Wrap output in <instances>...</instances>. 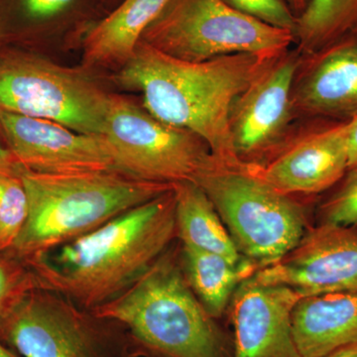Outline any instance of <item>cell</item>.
Instances as JSON below:
<instances>
[{
    "mask_svg": "<svg viewBox=\"0 0 357 357\" xmlns=\"http://www.w3.org/2000/svg\"><path fill=\"white\" fill-rule=\"evenodd\" d=\"M175 239L173 187L86 236L25 260L39 288L95 310L130 287Z\"/></svg>",
    "mask_w": 357,
    "mask_h": 357,
    "instance_id": "1",
    "label": "cell"
},
{
    "mask_svg": "<svg viewBox=\"0 0 357 357\" xmlns=\"http://www.w3.org/2000/svg\"><path fill=\"white\" fill-rule=\"evenodd\" d=\"M275 57L241 53L191 63L139 42L115 79L140 91L143 107L159 121L201 137L220 163L241 166L230 138V109Z\"/></svg>",
    "mask_w": 357,
    "mask_h": 357,
    "instance_id": "2",
    "label": "cell"
},
{
    "mask_svg": "<svg viewBox=\"0 0 357 357\" xmlns=\"http://www.w3.org/2000/svg\"><path fill=\"white\" fill-rule=\"evenodd\" d=\"M29 213L10 248L28 259L93 231L173 189L117 170L22 175Z\"/></svg>",
    "mask_w": 357,
    "mask_h": 357,
    "instance_id": "3",
    "label": "cell"
},
{
    "mask_svg": "<svg viewBox=\"0 0 357 357\" xmlns=\"http://www.w3.org/2000/svg\"><path fill=\"white\" fill-rule=\"evenodd\" d=\"M128 328L147 354L160 357H230L227 340L192 292L171 246L130 287L93 310Z\"/></svg>",
    "mask_w": 357,
    "mask_h": 357,
    "instance_id": "4",
    "label": "cell"
},
{
    "mask_svg": "<svg viewBox=\"0 0 357 357\" xmlns=\"http://www.w3.org/2000/svg\"><path fill=\"white\" fill-rule=\"evenodd\" d=\"M0 342L20 357L147 356L121 321L39 287L0 316Z\"/></svg>",
    "mask_w": 357,
    "mask_h": 357,
    "instance_id": "5",
    "label": "cell"
},
{
    "mask_svg": "<svg viewBox=\"0 0 357 357\" xmlns=\"http://www.w3.org/2000/svg\"><path fill=\"white\" fill-rule=\"evenodd\" d=\"M211 199L244 257L262 268L278 261L310 229L306 208L245 165L215 160L195 181Z\"/></svg>",
    "mask_w": 357,
    "mask_h": 357,
    "instance_id": "6",
    "label": "cell"
},
{
    "mask_svg": "<svg viewBox=\"0 0 357 357\" xmlns=\"http://www.w3.org/2000/svg\"><path fill=\"white\" fill-rule=\"evenodd\" d=\"M110 95L82 70L0 43V110L102 135Z\"/></svg>",
    "mask_w": 357,
    "mask_h": 357,
    "instance_id": "7",
    "label": "cell"
},
{
    "mask_svg": "<svg viewBox=\"0 0 357 357\" xmlns=\"http://www.w3.org/2000/svg\"><path fill=\"white\" fill-rule=\"evenodd\" d=\"M139 42L169 57L199 63L241 53L275 57L290 49L294 36L223 0H171Z\"/></svg>",
    "mask_w": 357,
    "mask_h": 357,
    "instance_id": "8",
    "label": "cell"
},
{
    "mask_svg": "<svg viewBox=\"0 0 357 357\" xmlns=\"http://www.w3.org/2000/svg\"><path fill=\"white\" fill-rule=\"evenodd\" d=\"M102 135L115 169L149 182H195L217 160L198 135L159 121L126 96L110 95Z\"/></svg>",
    "mask_w": 357,
    "mask_h": 357,
    "instance_id": "9",
    "label": "cell"
},
{
    "mask_svg": "<svg viewBox=\"0 0 357 357\" xmlns=\"http://www.w3.org/2000/svg\"><path fill=\"white\" fill-rule=\"evenodd\" d=\"M301 56L295 48L275 57L232 103L230 138L243 165L262 164L295 133L300 121L294 115L292 89Z\"/></svg>",
    "mask_w": 357,
    "mask_h": 357,
    "instance_id": "10",
    "label": "cell"
},
{
    "mask_svg": "<svg viewBox=\"0 0 357 357\" xmlns=\"http://www.w3.org/2000/svg\"><path fill=\"white\" fill-rule=\"evenodd\" d=\"M349 121H300L280 150L259 165H245L268 185L292 197L330 191L349 169Z\"/></svg>",
    "mask_w": 357,
    "mask_h": 357,
    "instance_id": "11",
    "label": "cell"
},
{
    "mask_svg": "<svg viewBox=\"0 0 357 357\" xmlns=\"http://www.w3.org/2000/svg\"><path fill=\"white\" fill-rule=\"evenodd\" d=\"M255 277L302 296L357 294V229L333 225L310 227L295 248L258 269Z\"/></svg>",
    "mask_w": 357,
    "mask_h": 357,
    "instance_id": "12",
    "label": "cell"
},
{
    "mask_svg": "<svg viewBox=\"0 0 357 357\" xmlns=\"http://www.w3.org/2000/svg\"><path fill=\"white\" fill-rule=\"evenodd\" d=\"M0 137L26 171L75 174L115 169L103 135L0 110Z\"/></svg>",
    "mask_w": 357,
    "mask_h": 357,
    "instance_id": "13",
    "label": "cell"
},
{
    "mask_svg": "<svg viewBox=\"0 0 357 357\" xmlns=\"http://www.w3.org/2000/svg\"><path fill=\"white\" fill-rule=\"evenodd\" d=\"M303 296L294 289L257 280L239 284L227 311L234 328L231 357H302L292 314Z\"/></svg>",
    "mask_w": 357,
    "mask_h": 357,
    "instance_id": "14",
    "label": "cell"
},
{
    "mask_svg": "<svg viewBox=\"0 0 357 357\" xmlns=\"http://www.w3.org/2000/svg\"><path fill=\"white\" fill-rule=\"evenodd\" d=\"M292 107L297 121L356 119L357 33L301 56L294 77Z\"/></svg>",
    "mask_w": 357,
    "mask_h": 357,
    "instance_id": "15",
    "label": "cell"
},
{
    "mask_svg": "<svg viewBox=\"0 0 357 357\" xmlns=\"http://www.w3.org/2000/svg\"><path fill=\"white\" fill-rule=\"evenodd\" d=\"M292 326L302 357H321L357 344V294L303 296L294 309Z\"/></svg>",
    "mask_w": 357,
    "mask_h": 357,
    "instance_id": "16",
    "label": "cell"
},
{
    "mask_svg": "<svg viewBox=\"0 0 357 357\" xmlns=\"http://www.w3.org/2000/svg\"><path fill=\"white\" fill-rule=\"evenodd\" d=\"M171 0H121L82 36L88 68L119 67L133 55L145 29Z\"/></svg>",
    "mask_w": 357,
    "mask_h": 357,
    "instance_id": "17",
    "label": "cell"
},
{
    "mask_svg": "<svg viewBox=\"0 0 357 357\" xmlns=\"http://www.w3.org/2000/svg\"><path fill=\"white\" fill-rule=\"evenodd\" d=\"M177 238L182 245L215 253L232 263L248 259L241 255L217 210L195 182L174 185Z\"/></svg>",
    "mask_w": 357,
    "mask_h": 357,
    "instance_id": "18",
    "label": "cell"
},
{
    "mask_svg": "<svg viewBox=\"0 0 357 357\" xmlns=\"http://www.w3.org/2000/svg\"><path fill=\"white\" fill-rule=\"evenodd\" d=\"M180 260L192 292L215 319L227 311L239 284L259 269L249 259L236 264L223 256L187 248L181 243Z\"/></svg>",
    "mask_w": 357,
    "mask_h": 357,
    "instance_id": "19",
    "label": "cell"
},
{
    "mask_svg": "<svg viewBox=\"0 0 357 357\" xmlns=\"http://www.w3.org/2000/svg\"><path fill=\"white\" fill-rule=\"evenodd\" d=\"M354 33H357V0H312L296 20L294 44L302 55H307Z\"/></svg>",
    "mask_w": 357,
    "mask_h": 357,
    "instance_id": "20",
    "label": "cell"
},
{
    "mask_svg": "<svg viewBox=\"0 0 357 357\" xmlns=\"http://www.w3.org/2000/svg\"><path fill=\"white\" fill-rule=\"evenodd\" d=\"M84 1L0 0V43L26 41L60 21L75 17Z\"/></svg>",
    "mask_w": 357,
    "mask_h": 357,
    "instance_id": "21",
    "label": "cell"
},
{
    "mask_svg": "<svg viewBox=\"0 0 357 357\" xmlns=\"http://www.w3.org/2000/svg\"><path fill=\"white\" fill-rule=\"evenodd\" d=\"M28 213L29 202L22 177L0 175V251L13 248Z\"/></svg>",
    "mask_w": 357,
    "mask_h": 357,
    "instance_id": "22",
    "label": "cell"
},
{
    "mask_svg": "<svg viewBox=\"0 0 357 357\" xmlns=\"http://www.w3.org/2000/svg\"><path fill=\"white\" fill-rule=\"evenodd\" d=\"M317 225H333L357 229V166L326 192L317 208Z\"/></svg>",
    "mask_w": 357,
    "mask_h": 357,
    "instance_id": "23",
    "label": "cell"
},
{
    "mask_svg": "<svg viewBox=\"0 0 357 357\" xmlns=\"http://www.w3.org/2000/svg\"><path fill=\"white\" fill-rule=\"evenodd\" d=\"M36 287L35 275L24 258L10 249L0 251V316L21 296Z\"/></svg>",
    "mask_w": 357,
    "mask_h": 357,
    "instance_id": "24",
    "label": "cell"
},
{
    "mask_svg": "<svg viewBox=\"0 0 357 357\" xmlns=\"http://www.w3.org/2000/svg\"><path fill=\"white\" fill-rule=\"evenodd\" d=\"M239 13L279 29L294 32L296 16L285 0H223Z\"/></svg>",
    "mask_w": 357,
    "mask_h": 357,
    "instance_id": "25",
    "label": "cell"
},
{
    "mask_svg": "<svg viewBox=\"0 0 357 357\" xmlns=\"http://www.w3.org/2000/svg\"><path fill=\"white\" fill-rule=\"evenodd\" d=\"M25 171L0 137V175L22 177Z\"/></svg>",
    "mask_w": 357,
    "mask_h": 357,
    "instance_id": "26",
    "label": "cell"
},
{
    "mask_svg": "<svg viewBox=\"0 0 357 357\" xmlns=\"http://www.w3.org/2000/svg\"><path fill=\"white\" fill-rule=\"evenodd\" d=\"M347 154H349V169L357 166V116L349 122V133H347Z\"/></svg>",
    "mask_w": 357,
    "mask_h": 357,
    "instance_id": "27",
    "label": "cell"
},
{
    "mask_svg": "<svg viewBox=\"0 0 357 357\" xmlns=\"http://www.w3.org/2000/svg\"><path fill=\"white\" fill-rule=\"evenodd\" d=\"M321 357H357V344L340 347Z\"/></svg>",
    "mask_w": 357,
    "mask_h": 357,
    "instance_id": "28",
    "label": "cell"
},
{
    "mask_svg": "<svg viewBox=\"0 0 357 357\" xmlns=\"http://www.w3.org/2000/svg\"><path fill=\"white\" fill-rule=\"evenodd\" d=\"M285 1L288 6L290 7L294 15L296 16V18H298L301 14L306 10L312 0H285Z\"/></svg>",
    "mask_w": 357,
    "mask_h": 357,
    "instance_id": "29",
    "label": "cell"
},
{
    "mask_svg": "<svg viewBox=\"0 0 357 357\" xmlns=\"http://www.w3.org/2000/svg\"><path fill=\"white\" fill-rule=\"evenodd\" d=\"M0 357H20L0 342Z\"/></svg>",
    "mask_w": 357,
    "mask_h": 357,
    "instance_id": "30",
    "label": "cell"
},
{
    "mask_svg": "<svg viewBox=\"0 0 357 357\" xmlns=\"http://www.w3.org/2000/svg\"><path fill=\"white\" fill-rule=\"evenodd\" d=\"M109 1H110V0H109ZM119 2H117V3H119Z\"/></svg>",
    "mask_w": 357,
    "mask_h": 357,
    "instance_id": "31",
    "label": "cell"
}]
</instances>
